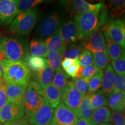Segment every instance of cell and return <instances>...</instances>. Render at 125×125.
Listing matches in <instances>:
<instances>
[{"label":"cell","mask_w":125,"mask_h":125,"mask_svg":"<svg viewBox=\"0 0 125 125\" xmlns=\"http://www.w3.org/2000/svg\"><path fill=\"white\" fill-rule=\"evenodd\" d=\"M2 78L7 83L27 87L32 78V72L22 61H12L5 58L0 62Z\"/></svg>","instance_id":"obj_1"},{"label":"cell","mask_w":125,"mask_h":125,"mask_svg":"<svg viewBox=\"0 0 125 125\" xmlns=\"http://www.w3.org/2000/svg\"><path fill=\"white\" fill-rule=\"evenodd\" d=\"M0 46L5 57L8 60L24 62L30 54L27 41L19 35H10L3 37Z\"/></svg>","instance_id":"obj_2"},{"label":"cell","mask_w":125,"mask_h":125,"mask_svg":"<svg viewBox=\"0 0 125 125\" xmlns=\"http://www.w3.org/2000/svg\"><path fill=\"white\" fill-rule=\"evenodd\" d=\"M107 19V12L103 8L100 10L76 15L75 19L81 39L87 38L92 33L97 31L98 28L105 24Z\"/></svg>","instance_id":"obj_3"},{"label":"cell","mask_w":125,"mask_h":125,"mask_svg":"<svg viewBox=\"0 0 125 125\" xmlns=\"http://www.w3.org/2000/svg\"><path fill=\"white\" fill-rule=\"evenodd\" d=\"M38 17L37 8L18 14L9 25L8 32L14 35H28L35 26Z\"/></svg>","instance_id":"obj_4"},{"label":"cell","mask_w":125,"mask_h":125,"mask_svg":"<svg viewBox=\"0 0 125 125\" xmlns=\"http://www.w3.org/2000/svg\"><path fill=\"white\" fill-rule=\"evenodd\" d=\"M42 87L34 80H31L26 88L24 97V109L28 118L32 116L43 104V97L41 95Z\"/></svg>","instance_id":"obj_5"},{"label":"cell","mask_w":125,"mask_h":125,"mask_svg":"<svg viewBox=\"0 0 125 125\" xmlns=\"http://www.w3.org/2000/svg\"><path fill=\"white\" fill-rule=\"evenodd\" d=\"M60 26V16L58 12L48 13L40 21L36 32L40 39L47 38L53 35L59 30Z\"/></svg>","instance_id":"obj_6"},{"label":"cell","mask_w":125,"mask_h":125,"mask_svg":"<svg viewBox=\"0 0 125 125\" xmlns=\"http://www.w3.org/2000/svg\"><path fill=\"white\" fill-rule=\"evenodd\" d=\"M83 95L75 87L73 81H69L62 92V100L64 105L79 118V108Z\"/></svg>","instance_id":"obj_7"},{"label":"cell","mask_w":125,"mask_h":125,"mask_svg":"<svg viewBox=\"0 0 125 125\" xmlns=\"http://www.w3.org/2000/svg\"><path fill=\"white\" fill-rule=\"evenodd\" d=\"M77 121L76 114L60 102L54 110L51 125H76Z\"/></svg>","instance_id":"obj_8"},{"label":"cell","mask_w":125,"mask_h":125,"mask_svg":"<svg viewBox=\"0 0 125 125\" xmlns=\"http://www.w3.org/2000/svg\"><path fill=\"white\" fill-rule=\"evenodd\" d=\"M53 114V108L43 97V105L28 119L31 125H51Z\"/></svg>","instance_id":"obj_9"},{"label":"cell","mask_w":125,"mask_h":125,"mask_svg":"<svg viewBox=\"0 0 125 125\" xmlns=\"http://www.w3.org/2000/svg\"><path fill=\"white\" fill-rule=\"evenodd\" d=\"M59 34L67 45L78 40H81L76 20L74 19L62 23L59 29Z\"/></svg>","instance_id":"obj_10"},{"label":"cell","mask_w":125,"mask_h":125,"mask_svg":"<svg viewBox=\"0 0 125 125\" xmlns=\"http://www.w3.org/2000/svg\"><path fill=\"white\" fill-rule=\"evenodd\" d=\"M18 14L16 0H0V18L4 26L11 24Z\"/></svg>","instance_id":"obj_11"},{"label":"cell","mask_w":125,"mask_h":125,"mask_svg":"<svg viewBox=\"0 0 125 125\" xmlns=\"http://www.w3.org/2000/svg\"><path fill=\"white\" fill-rule=\"evenodd\" d=\"M103 30L106 38L117 43L125 50L120 20H112L109 21L104 27Z\"/></svg>","instance_id":"obj_12"},{"label":"cell","mask_w":125,"mask_h":125,"mask_svg":"<svg viewBox=\"0 0 125 125\" xmlns=\"http://www.w3.org/2000/svg\"><path fill=\"white\" fill-rule=\"evenodd\" d=\"M24 107L21 105L13 104L7 101L0 110V121L2 123L18 119L24 116Z\"/></svg>","instance_id":"obj_13"},{"label":"cell","mask_w":125,"mask_h":125,"mask_svg":"<svg viewBox=\"0 0 125 125\" xmlns=\"http://www.w3.org/2000/svg\"><path fill=\"white\" fill-rule=\"evenodd\" d=\"M83 46L93 53L106 52V42L104 35L100 31H95L86 38Z\"/></svg>","instance_id":"obj_14"},{"label":"cell","mask_w":125,"mask_h":125,"mask_svg":"<svg viewBox=\"0 0 125 125\" xmlns=\"http://www.w3.org/2000/svg\"><path fill=\"white\" fill-rule=\"evenodd\" d=\"M26 88V87L21 86L7 83L6 93L7 101L13 104L23 107Z\"/></svg>","instance_id":"obj_15"},{"label":"cell","mask_w":125,"mask_h":125,"mask_svg":"<svg viewBox=\"0 0 125 125\" xmlns=\"http://www.w3.org/2000/svg\"><path fill=\"white\" fill-rule=\"evenodd\" d=\"M55 70L50 67L49 65L42 69L32 73V76L42 88L51 85L53 79Z\"/></svg>","instance_id":"obj_16"},{"label":"cell","mask_w":125,"mask_h":125,"mask_svg":"<svg viewBox=\"0 0 125 125\" xmlns=\"http://www.w3.org/2000/svg\"><path fill=\"white\" fill-rule=\"evenodd\" d=\"M40 94L43 97L48 100L53 108H56L59 105L62 99V92L54 87L52 84L41 88Z\"/></svg>","instance_id":"obj_17"},{"label":"cell","mask_w":125,"mask_h":125,"mask_svg":"<svg viewBox=\"0 0 125 125\" xmlns=\"http://www.w3.org/2000/svg\"><path fill=\"white\" fill-rule=\"evenodd\" d=\"M104 8V4L103 2L91 4L83 0H75L72 2V8L77 15L89 12L100 10Z\"/></svg>","instance_id":"obj_18"},{"label":"cell","mask_w":125,"mask_h":125,"mask_svg":"<svg viewBox=\"0 0 125 125\" xmlns=\"http://www.w3.org/2000/svg\"><path fill=\"white\" fill-rule=\"evenodd\" d=\"M115 75L116 74L112 68L111 64L108 65L103 74L102 84H101V87H102V90H101L102 91H101V93L109 95V96L112 93L114 82H115Z\"/></svg>","instance_id":"obj_19"},{"label":"cell","mask_w":125,"mask_h":125,"mask_svg":"<svg viewBox=\"0 0 125 125\" xmlns=\"http://www.w3.org/2000/svg\"><path fill=\"white\" fill-rule=\"evenodd\" d=\"M44 41L48 53L59 51H65L68 45L59 35V30L53 35L45 39Z\"/></svg>","instance_id":"obj_20"},{"label":"cell","mask_w":125,"mask_h":125,"mask_svg":"<svg viewBox=\"0 0 125 125\" xmlns=\"http://www.w3.org/2000/svg\"><path fill=\"white\" fill-rule=\"evenodd\" d=\"M29 54L31 56L46 57L48 54L45 41L41 40L34 39L30 42L29 46Z\"/></svg>","instance_id":"obj_21"},{"label":"cell","mask_w":125,"mask_h":125,"mask_svg":"<svg viewBox=\"0 0 125 125\" xmlns=\"http://www.w3.org/2000/svg\"><path fill=\"white\" fill-rule=\"evenodd\" d=\"M110 109L107 107H103L94 110L90 121L92 125L108 123L110 120Z\"/></svg>","instance_id":"obj_22"},{"label":"cell","mask_w":125,"mask_h":125,"mask_svg":"<svg viewBox=\"0 0 125 125\" xmlns=\"http://www.w3.org/2000/svg\"><path fill=\"white\" fill-rule=\"evenodd\" d=\"M106 51L110 60L115 61L118 60L125 53V50L121 46L112 41L105 38Z\"/></svg>","instance_id":"obj_23"},{"label":"cell","mask_w":125,"mask_h":125,"mask_svg":"<svg viewBox=\"0 0 125 125\" xmlns=\"http://www.w3.org/2000/svg\"><path fill=\"white\" fill-rule=\"evenodd\" d=\"M24 62L32 73L38 71L48 65L47 59L40 57H34L30 54L25 60Z\"/></svg>","instance_id":"obj_24"},{"label":"cell","mask_w":125,"mask_h":125,"mask_svg":"<svg viewBox=\"0 0 125 125\" xmlns=\"http://www.w3.org/2000/svg\"><path fill=\"white\" fill-rule=\"evenodd\" d=\"M69 78L70 76L67 75L66 73L62 70V67H60L56 70L52 84L62 92L69 82Z\"/></svg>","instance_id":"obj_25"},{"label":"cell","mask_w":125,"mask_h":125,"mask_svg":"<svg viewBox=\"0 0 125 125\" xmlns=\"http://www.w3.org/2000/svg\"><path fill=\"white\" fill-rule=\"evenodd\" d=\"M107 104L113 111H123L125 108L123 100V92L113 93L109 95L107 100Z\"/></svg>","instance_id":"obj_26"},{"label":"cell","mask_w":125,"mask_h":125,"mask_svg":"<svg viewBox=\"0 0 125 125\" xmlns=\"http://www.w3.org/2000/svg\"><path fill=\"white\" fill-rule=\"evenodd\" d=\"M111 9V17L116 19L121 17L125 11V0H111L108 1Z\"/></svg>","instance_id":"obj_27"},{"label":"cell","mask_w":125,"mask_h":125,"mask_svg":"<svg viewBox=\"0 0 125 125\" xmlns=\"http://www.w3.org/2000/svg\"><path fill=\"white\" fill-rule=\"evenodd\" d=\"M92 55L93 57V64L99 70H102L106 68L111 61L107 51L103 52L93 53Z\"/></svg>","instance_id":"obj_28"},{"label":"cell","mask_w":125,"mask_h":125,"mask_svg":"<svg viewBox=\"0 0 125 125\" xmlns=\"http://www.w3.org/2000/svg\"><path fill=\"white\" fill-rule=\"evenodd\" d=\"M89 100L94 110L107 105V99L101 92L89 94Z\"/></svg>","instance_id":"obj_29"},{"label":"cell","mask_w":125,"mask_h":125,"mask_svg":"<svg viewBox=\"0 0 125 125\" xmlns=\"http://www.w3.org/2000/svg\"><path fill=\"white\" fill-rule=\"evenodd\" d=\"M94 109L89 100L88 94L83 96L79 108V118L90 120L93 115Z\"/></svg>","instance_id":"obj_30"},{"label":"cell","mask_w":125,"mask_h":125,"mask_svg":"<svg viewBox=\"0 0 125 125\" xmlns=\"http://www.w3.org/2000/svg\"><path fill=\"white\" fill-rule=\"evenodd\" d=\"M64 52V51H59L48 53L47 56L48 65L54 70L60 67Z\"/></svg>","instance_id":"obj_31"},{"label":"cell","mask_w":125,"mask_h":125,"mask_svg":"<svg viewBox=\"0 0 125 125\" xmlns=\"http://www.w3.org/2000/svg\"><path fill=\"white\" fill-rule=\"evenodd\" d=\"M103 71L102 70L98 71L89 82L88 94L94 93L101 87L102 79L103 76Z\"/></svg>","instance_id":"obj_32"},{"label":"cell","mask_w":125,"mask_h":125,"mask_svg":"<svg viewBox=\"0 0 125 125\" xmlns=\"http://www.w3.org/2000/svg\"><path fill=\"white\" fill-rule=\"evenodd\" d=\"M43 2L42 0H16L19 14L34 9L36 6Z\"/></svg>","instance_id":"obj_33"},{"label":"cell","mask_w":125,"mask_h":125,"mask_svg":"<svg viewBox=\"0 0 125 125\" xmlns=\"http://www.w3.org/2000/svg\"><path fill=\"white\" fill-rule=\"evenodd\" d=\"M63 53L62 58L77 59L83 51V47L80 45L73 43Z\"/></svg>","instance_id":"obj_34"},{"label":"cell","mask_w":125,"mask_h":125,"mask_svg":"<svg viewBox=\"0 0 125 125\" xmlns=\"http://www.w3.org/2000/svg\"><path fill=\"white\" fill-rule=\"evenodd\" d=\"M82 69L83 67L80 66L79 60L78 59L75 63L71 65V66L68 67V68H65L64 71L68 76L76 79V78H80Z\"/></svg>","instance_id":"obj_35"},{"label":"cell","mask_w":125,"mask_h":125,"mask_svg":"<svg viewBox=\"0 0 125 125\" xmlns=\"http://www.w3.org/2000/svg\"><path fill=\"white\" fill-rule=\"evenodd\" d=\"M125 92V74L115 75V82L112 93H122Z\"/></svg>","instance_id":"obj_36"},{"label":"cell","mask_w":125,"mask_h":125,"mask_svg":"<svg viewBox=\"0 0 125 125\" xmlns=\"http://www.w3.org/2000/svg\"><path fill=\"white\" fill-rule=\"evenodd\" d=\"M111 65L116 74H125V53L118 60L111 61Z\"/></svg>","instance_id":"obj_37"},{"label":"cell","mask_w":125,"mask_h":125,"mask_svg":"<svg viewBox=\"0 0 125 125\" xmlns=\"http://www.w3.org/2000/svg\"><path fill=\"white\" fill-rule=\"evenodd\" d=\"M73 82L75 87L78 92H80L83 96L87 94V93L88 92L89 82L88 81L83 78H79L75 79Z\"/></svg>","instance_id":"obj_38"},{"label":"cell","mask_w":125,"mask_h":125,"mask_svg":"<svg viewBox=\"0 0 125 125\" xmlns=\"http://www.w3.org/2000/svg\"><path fill=\"white\" fill-rule=\"evenodd\" d=\"M98 71H100L94 65L92 64L83 67L81 73L80 78L86 79L89 82L90 79L93 77Z\"/></svg>","instance_id":"obj_39"},{"label":"cell","mask_w":125,"mask_h":125,"mask_svg":"<svg viewBox=\"0 0 125 125\" xmlns=\"http://www.w3.org/2000/svg\"><path fill=\"white\" fill-rule=\"evenodd\" d=\"M79 65L81 67H85L91 65L93 63V57L90 52L85 49L81 53L80 56L78 57Z\"/></svg>","instance_id":"obj_40"},{"label":"cell","mask_w":125,"mask_h":125,"mask_svg":"<svg viewBox=\"0 0 125 125\" xmlns=\"http://www.w3.org/2000/svg\"><path fill=\"white\" fill-rule=\"evenodd\" d=\"M109 121L112 125H125V115L121 112L113 111L111 113Z\"/></svg>","instance_id":"obj_41"},{"label":"cell","mask_w":125,"mask_h":125,"mask_svg":"<svg viewBox=\"0 0 125 125\" xmlns=\"http://www.w3.org/2000/svg\"><path fill=\"white\" fill-rule=\"evenodd\" d=\"M6 85L2 78H0V110L2 108L7 101V93H6Z\"/></svg>","instance_id":"obj_42"},{"label":"cell","mask_w":125,"mask_h":125,"mask_svg":"<svg viewBox=\"0 0 125 125\" xmlns=\"http://www.w3.org/2000/svg\"><path fill=\"white\" fill-rule=\"evenodd\" d=\"M3 125H31L29 123L28 118L26 116H23L21 118L14 121L3 123Z\"/></svg>","instance_id":"obj_43"},{"label":"cell","mask_w":125,"mask_h":125,"mask_svg":"<svg viewBox=\"0 0 125 125\" xmlns=\"http://www.w3.org/2000/svg\"><path fill=\"white\" fill-rule=\"evenodd\" d=\"M77 59H64L61 62V66H62V69L65 70V68H68V67L71 66L74 64L77 61Z\"/></svg>","instance_id":"obj_44"},{"label":"cell","mask_w":125,"mask_h":125,"mask_svg":"<svg viewBox=\"0 0 125 125\" xmlns=\"http://www.w3.org/2000/svg\"><path fill=\"white\" fill-rule=\"evenodd\" d=\"M76 125H92V124L90 120L82 118H79V119H78Z\"/></svg>","instance_id":"obj_45"},{"label":"cell","mask_w":125,"mask_h":125,"mask_svg":"<svg viewBox=\"0 0 125 125\" xmlns=\"http://www.w3.org/2000/svg\"><path fill=\"white\" fill-rule=\"evenodd\" d=\"M120 21H121V29H122V34H123V41H124V43L125 45V19L122 20H120Z\"/></svg>","instance_id":"obj_46"},{"label":"cell","mask_w":125,"mask_h":125,"mask_svg":"<svg viewBox=\"0 0 125 125\" xmlns=\"http://www.w3.org/2000/svg\"><path fill=\"white\" fill-rule=\"evenodd\" d=\"M2 75H3L2 68L1 65V63H0V78H2Z\"/></svg>","instance_id":"obj_47"},{"label":"cell","mask_w":125,"mask_h":125,"mask_svg":"<svg viewBox=\"0 0 125 125\" xmlns=\"http://www.w3.org/2000/svg\"><path fill=\"white\" fill-rule=\"evenodd\" d=\"M123 104L125 107V92H123Z\"/></svg>","instance_id":"obj_48"},{"label":"cell","mask_w":125,"mask_h":125,"mask_svg":"<svg viewBox=\"0 0 125 125\" xmlns=\"http://www.w3.org/2000/svg\"><path fill=\"white\" fill-rule=\"evenodd\" d=\"M112 125L111 123H101V124H98V125Z\"/></svg>","instance_id":"obj_49"},{"label":"cell","mask_w":125,"mask_h":125,"mask_svg":"<svg viewBox=\"0 0 125 125\" xmlns=\"http://www.w3.org/2000/svg\"><path fill=\"white\" fill-rule=\"evenodd\" d=\"M4 26V23H3L2 20H1V18H0V27H1V26Z\"/></svg>","instance_id":"obj_50"},{"label":"cell","mask_w":125,"mask_h":125,"mask_svg":"<svg viewBox=\"0 0 125 125\" xmlns=\"http://www.w3.org/2000/svg\"><path fill=\"white\" fill-rule=\"evenodd\" d=\"M2 35H1V34H0V42H1V40H2Z\"/></svg>","instance_id":"obj_51"},{"label":"cell","mask_w":125,"mask_h":125,"mask_svg":"<svg viewBox=\"0 0 125 125\" xmlns=\"http://www.w3.org/2000/svg\"><path fill=\"white\" fill-rule=\"evenodd\" d=\"M0 125H3V123L1 122V121H0Z\"/></svg>","instance_id":"obj_52"}]
</instances>
